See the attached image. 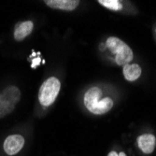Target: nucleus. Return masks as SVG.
I'll use <instances>...</instances> for the list:
<instances>
[{"label": "nucleus", "mask_w": 156, "mask_h": 156, "mask_svg": "<svg viewBox=\"0 0 156 156\" xmlns=\"http://www.w3.org/2000/svg\"><path fill=\"white\" fill-rule=\"evenodd\" d=\"M102 91L99 87H92L84 94L83 103L86 108L95 115H101L108 112L113 107V100L110 97L101 99Z\"/></svg>", "instance_id": "obj_1"}, {"label": "nucleus", "mask_w": 156, "mask_h": 156, "mask_svg": "<svg viewBox=\"0 0 156 156\" xmlns=\"http://www.w3.org/2000/svg\"><path fill=\"white\" fill-rule=\"evenodd\" d=\"M34 28V23L31 21H25L17 23V25L14 28V38L17 41L23 40L26 37L29 36Z\"/></svg>", "instance_id": "obj_8"}, {"label": "nucleus", "mask_w": 156, "mask_h": 156, "mask_svg": "<svg viewBox=\"0 0 156 156\" xmlns=\"http://www.w3.org/2000/svg\"><path fill=\"white\" fill-rule=\"evenodd\" d=\"M137 145L142 152L151 154L153 152L156 146V137L151 134H143L138 136Z\"/></svg>", "instance_id": "obj_6"}, {"label": "nucleus", "mask_w": 156, "mask_h": 156, "mask_svg": "<svg viewBox=\"0 0 156 156\" xmlns=\"http://www.w3.org/2000/svg\"><path fill=\"white\" fill-rule=\"evenodd\" d=\"M123 76L126 80L128 81H135L136 80L141 73H142V69L137 64H127L123 66Z\"/></svg>", "instance_id": "obj_9"}, {"label": "nucleus", "mask_w": 156, "mask_h": 156, "mask_svg": "<svg viewBox=\"0 0 156 156\" xmlns=\"http://www.w3.org/2000/svg\"><path fill=\"white\" fill-rule=\"evenodd\" d=\"M108 156H119V154H118L116 151H110V152L108 153Z\"/></svg>", "instance_id": "obj_12"}, {"label": "nucleus", "mask_w": 156, "mask_h": 156, "mask_svg": "<svg viewBox=\"0 0 156 156\" xmlns=\"http://www.w3.org/2000/svg\"><path fill=\"white\" fill-rule=\"evenodd\" d=\"M45 4L51 9L72 11L80 5L79 0H46Z\"/></svg>", "instance_id": "obj_7"}, {"label": "nucleus", "mask_w": 156, "mask_h": 156, "mask_svg": "<svg viewBox=\"0 0 156 156\" xmlns=\"http://www.w3.org/2000/svg\"><path fill=\"white\" fill-rule=\"evenodd\" d=\"M20 99L21 92L14 85H10L0 93V119L12 112Z\"/></svg>", "instance_id": "obj_4"}, {"label": "nucleus", "mask_w": 156, "mask_h": 156, "mask_svg": "<svg viewBox=\"0 0 156 156\" xmlns=\"http://www.w3.org/2000/svg\"><path fill=\"white\" fill-rule=\"evenodd\" d=\"M61 90V82L55 78L51 77L47 79L40 86L38 92V100L43 107L52 105Z\"/></svg>", "instance_id": "obj_3"}, {"label": "nucleus", "mask_w": 156, "mask_h": 156, "mask_svg": "<svg viewBox=\"0 0 156 156\" xmlns=\"http://www.w3.org/2000/svg\"><path fill=\"white\" fill-rule=\"evenodd\" d=\"M23 145H24V138L23 136L11 135L5 139L3 148L8 155H15L23 149Z\"/></svg>", "instance_id": "obj_5"}, {"label": "nucleus", "mask_w": 156, "mask_h": 156, "mask_svg": "<svg viewBox=\"0 0 156 156\" xmlns=\"http://www.w3.org/2000/svg\"><path fill=\"white\" fill-rule=\"evenodd\" d=\"M98 3L103 7L114 11H119L122 9V3L118 0H98Z\"/></svg>", "instance_id": "obj_10"}, {"label": "nucleus", "mask_w": 156, "mask_h": 156, "mask_svg": "<svg viewBox=\"0 0 156 156\" xmlns=\"http://www.w3.org/2000/svg\"><path fill=\"white\" fill-rule=\"evenodd\" d=\"M32 65H31V66H32V68H36L39 64H40V62H41V59L39 58V57H37V58H35V59H33L32 61Z\"/></svg>", "instance_id": "obj_11"}, {"label": "nucleus", "mask_w": 156, "mask_h": 156, "mask_svg": "<svg viewBox=\"0 0 156 156\" xmlns=\"http://www.w3.org/2000/svg\"><path fill=\"white\" fill-rule=\"evenodd\" d=\"M119 156H126V154H125L124 152H122H122H120V153H119Z\"/></svg>", "instance_id": "obj_13"}, {"label": "nucleus", "mask_w": 156, "mask_h": 156, "mask_svg": "<svg viewBox=\"0 0 156 156\" xmlns=\"http://www.w3.org/2000/svg\"><path fill=\"white\" fill-rule=\"evenodd\" d=\"M107 48L115 54V62L118 66L129 64L133 58L134 53L131 48L125 42L116 37H110L106 41Z\"/></svg>", "instance_id": "obj_2"}, {"label": "nucleus", "mask_w": 156, "mask_h": 156, "mask_svg": "<svg viewBox=\"0 0 156 156\" xmlns=\"http://www.w3.org/2000/svg\"><path fill=\"white\" fill-rule=\"evenodd\" d=\"M155 32H156V29H155Z\"/></svg>", "instance_id": "obj_14"}]
</instances>
